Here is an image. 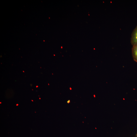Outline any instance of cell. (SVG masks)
I'll return each mask as SVG.
<instances>
[{
	"label": "cell",
	"instance_id": "obj_3",
	"mask_svg": "<svg viewBox=\"0 0 137 137\" xmlns=\"http://www.w3.org/2000/svg\"><path fill=\"white\" fill-rule=\"evenodd\" d=\"M70 100H68L67 101V103L69 104L70 102Z\"/></svg>",
	"mask_w": 137,
	"mask_h": 137
},
{
	"label": "cell",
	"instance_id": "obj_5",
	"mask_svg": "<svg viewBox=\"0 0 137 137\" xmlns=\"http://www.w3.org/2000/svg\"><path fill=\"white\" fill-rule=\"evenodd\" d=\"M70 89H71H71H71V88H70Z\"/></svg>",
	"mask_w": 137,
	"mask_h": 137
},
{
	"label": "cell",
	"instance_id": "obj_1",
	"mask_svg": "<svg viewBox=\"0 0 137 137\" xmlns=\"http://www.w3.org/2000/svg\"><path fill=\"white\" fill-rule=\"evenodd\" d=\"M131 42L133 46L137 45V25L132 33Z\"/></svg>",
	"mask_w": 137,
	"mask_h": 137
},
{
	"label": "cell",
	"instance_id": "obj_4",
	"mask_svg": "<svg viewBox=\"0 0 137 137\" xmlns=\"http://www.w3.org/2000/svg\"><path fill=\"white\" fill-rule=\"evenodd\" d=\"M18 104H17L16 105L17 106H18Z\"/></svg>",
	"mask_w": 137,
	"mask_h": 137
},
{
	"label": "cell",
	"instance_id": "obj_2",
	"mask_svg": "<svg viewBox=\"0 0 137 137\" xmlns=\"http://www.w3.org/2000/svg\"><path fill=\"white\" fill-rule=\"evenodd\" d=\"M132 52V57L134 60L137 62V45L133 46Z\"/></svg>",
	"mask_w": 137,
	"mask_h": 137
}]
</instances>
